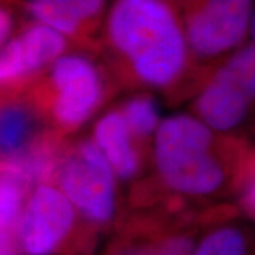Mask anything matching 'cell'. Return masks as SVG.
<instances>
[{"label": "cell", "instance_id": "11", "mask_svg": "<svg viewBox=\"0 0 255 255\" xmlns=\"http://www.w3.org/2000/svg\"><path fill=\"white\" fill-rule=\"evenodd\" d=\"M37 114L28 101H3L0 115V146L1 157L18 155L33 145L44 133H37Z\"/></svg>", "mask_w": 255, "mask_h": 255}, {"label": "cell", "instance_id": "5", "mask_svg": "<svg viewBox=\"0 0 255 255\" xmlns=\"http://www.w3.org/2000/svg\"><path fill=\"white\" fill-rule=\"evenodd\" d=\"M117 174L92 139L64 147L53 182L82 217L108 224L117 214Z\"/></svg>", "mask_w": 255, "mask_h": 255}, {"label": "cell", "instance_id": "6", "mask_svg": "<svg viewBox=\"0 0 255 255\" xmlns=\"http://www.w3.org/2000/svg\"><path fill=\"white\" fill-rule=\"evenodd\" d=\"M44 91L36 98L40 112H48L61 132L80 128L100 107L105 95L97 64L82 54H64L48 68Z\"/></svg>", "mask_w": 255, "mask_h": 255}, {"label": "cell", "instance_id": "9", "mask_svg": "<svg viewBox=\"0 0 255 255\" xmlns=\"http://www.w3.org/2000/svg\"><path fill=\"white\" fill-rule=\"evenodd\" d=\"M21 9L34 21L85 47L101 38L108 16V0H24Z\"/></svg>", "mask_w": 255, "mask_h": 255}, {"label": "cell", "instance_id": "8", "mask_svg": "<svg viewBox=\"0 0 255 255\" xmlns=\"http://www.w3.org/2000/svg\"><path fill=\"white\" fill-rule=\"evenodd\" d=\"M70 40L38 21L21 24L17 33L1 46L0 81L3 92L17 91L65 54Z\"/></svg>", "mask_w": 255, "mask_h": 255}, {"label": "cell", "instance_id": "2", "mask_svg": "<svg viewBox=\"0 0 255 255\" xmlns=\"http://www.w3.org/2000/svg\"><path fill=\"white\" fill-rule=\"evenodd\" d=\"M247 153L236 137L186 114L163 119L153 137L157 179L167 191L190 199L238 191Z\"/></svg>", "mask_w": 255, "mask_h": 255}, {"label": "cell", "instance_id": "15", "mask_svg": "<svg viewBox=\"0 0 255 255\" xmlns=\"http://www.w3.org/2000/svg\"><path fill=\"white\" fill-rule=\"evenodd\" d=\"M240 203L248 216L255 219V149L248 150L243 170V177L238 187Z\"/></svg>", "mask_w": 255, "mask_h": 255}, {"label": "cell", "instance_id": "3", "mask_svg": "<svg viewBox=\"0 0 255 255\" xmlns=\"http://www.w3.org/2000/svg\"><path fill=\"white\" fill-rule=\"evenodd\" d=\"M193 64H219L250 41L255 0H173Z\"/></svg>", "mask_w": 255, "mask_h": 255}, {"label": "cell", "instance_id": "17", "mask_svg": "<svg viewBox=\"0 0 255 255\" xmlns=\"http://www.w3.org/2000/svg\"><path fill=\"white\" fill-rule=\"evenodd\" d=\"M250 40L255 43V14L253 18V24H251V33H250Z\"/></svg>", "mask_w": 255, "mask_h": 255}, {"label": "cell", "instance_id": "14", "mask_svg": "<svg viewBox=\"0 0 255 255\" xmlns=\"http://www.w3.org/2000/svg\"><path fill=\"white\" fill-rule=\"evenodd\" d=\"M121 112L124 114L128 127L137 142L152 136L155 137L162 124L155 100L146 94H140L128 100Z\"/></svg>", "mask_w": 255, "mask_h": 255}, {"label": "cell", "instance_id": "16", "mask_svg": "<svg viewBox=\"0 0 255 255\" xmlns=\"http://www.w3.org/2000/svg\"><path fill=\"white\" fill-rule=\"evenodd\" d=\"M9 1H3L0 9V43L4 46L11 37L17 33L20 26L17 24V11Z\"/></svg>", "mask_w": 255, "mask_h": 255}, {"label": "cell", "instance_id": "1", "mask_svg": "<svg viewBox=\"0 0 255 255\" xmlns=\"http://www.w3.org/2000/svg\"><path fill=\"white\" fill-rule=\"evenodd\" d=\"M100 44L124 73L152 88H172L193 65L173 0H115Z\"/></svg>", "mask_w": 255, "mask_h": 255}, {"label": "cell", "instance_id": "10", "mask_svg": "<svg viewBox=\"0 0 255 255\" xmlns=\"http://www.w3.org/2000/svg\"><path fill=\"white\" fill-rule=\"evenodd\" d=\"M92 140L107 157L118 179L128 182L139 173L140 156L137 140L121 110L111 111L100 118L94 128Z\"/></svg>", "mask_w": 255, "mask_h": 255}, {"label": "cell", "instance_id": "12", "mask_svg": "<svg viewBox=\"0 0 255 255\" xmlns=\"http://www.w3.org/2000/svg\"><path fill=\"white\" fill-rule=\"evenodd\" d=\"M194 240L189 233L164 231L132 238L115 255H193Z\"/></svg>", "mask_w": 255, "mask_h": 255}, {"label": "cell", "instance_id": "4", "mask_svg": "<svg viewBox=\"0 0 255 255\" xmlns=\"http://www.w3.org/2000/svg\"><path fill=\"white\" fill-rule=\"evenodd\" d=\"M193 108L196 117L223 135L255 118V43L251 40L219 63Z\"/></svg>", "mask_w": 255, "mask_h": 255}, {"label": "cell", "instance_id": "7", "mask_svg": "<svg viewBox=\"0 0 255 255\" xmlns=\"http://www.w3.org/2000/svg\"><path fill=\"white\" fill-rule=\"evenodd\" d=\"M77 209L57 186L40 183L30 191L17 228L26 255H50L73 231Z\"/></svg>", "mask_w": 255, "mask_h": 255}, {"label": "cell", "instance_id": "13", "mask_svg": "<svg viewBox=\"0 0 255 255\" xmlns=\"http://www.w3.org/2000/svg\"><path fill=\"white\" fill-rule=\"evenodd\" d=\"M193 255H255V243L243 227L223 224L201 238Z\"/></svg>", "mask_w": 255, "mask_h": 255}]
</instances>
